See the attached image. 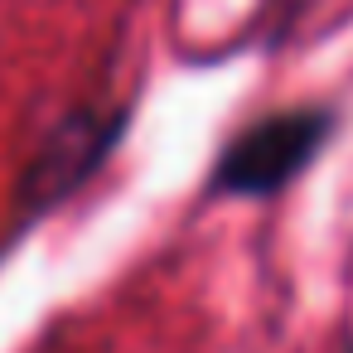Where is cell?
<instances>
[{"instance_id": "1", "label": "cell", "mask_w": 353, "mask_h": 353, "mask_svg": "<svg viewBox=\"0 0 353 353\" xmlns=\"http://www.w3.org/2000/svg\"><path fill=\"white\" fill-rule=\"evenodd\" d=\"M329 126H334L329 112H281V117L247 126L223 150V160L213 170V189L218 194H247V199L285 189L319 155V145L329 141Z\"/></svg>"}, {"instance_id": "2", "label": "cell", "mask_w": 353, "mask_h": 353, "mask_svg": "<svg viewBox=\"0 0 353 353\" xmlns=\"http://www.w3.org/2000/svg\"><path fill=\"white\" fill-rule=\"evenodd\" d=\"M112 131H117V126H107L102 136H92V117H88V121L63 126V131H59V141L39 155L34 179H30V194H34V199H49V194H63L68 184H78V179H83V170H88L107 145H112Z\"/></svg>"}, {"instance_id": "3", "label": "cell", "mask_w": 353, "mask_h": 353, "mask_svg": "<svg viewBox=\"0 0 353 353\" xmlns=\"http://www.w3.org/2000/svg\"><path fill=\"white\" fill-rule=\"evenodd\" d=\"M348 353H353V343H348Z\"/></svg>"}]
</instances>
